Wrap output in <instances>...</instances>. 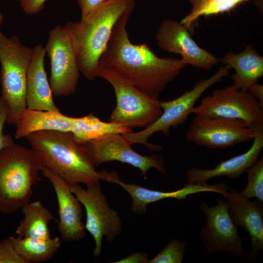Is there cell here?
Returning a JSON list of instances; mask_svg holds the SVG:
<instances>
[{
	"label": "cell",
	"instance_id": "6da1fadb",
	"mask_svg": "<svg viewBox=\"0 0 263 263\" xmlns=\"http://www.w3.org/2000/svg\"><path fill=\"white\" fill-rule=\"evenodd\" d=\"M132 12L126 13L116 23L99 67L113 70L142 93L158 98L186 65L181 59L159 57L146 43L133 44L126 28Z\"/></svg>",
	"mask_w": 263,
	"mask_h": 263
},
{
	"label": "cell",
	"instance_id": "7a4b0ae2",
	"mask_svg": "<svg viewBox=\"0 0 263 263\" xmlns=\"http://www.w3.org/2000/svg\"><path fill=\"white\" fill-rule=\"evenodd\" d=\"M134 0H108L94 8L80 21L64 26L73 39L80 72L89 80L97 77L99 61L113 28L126 13L132 12Z\"/></svg>",
	"mask_w": 263,
	"mask_h": 263
},
{
	"label": "cell",
	"instance_id": "3957f363",
	"mask_svg": "<svg viewBox=\"0 0 263 263\" xmlns=\"http://www.w3.org/2000/svg\"><path fill=\"white\" fill-rule=\"evenodd\" d=\"M25 138L43 166L69 184L87 186L101 180L99 171L71 132L42 131Z\"/></svg>",
	"mask_w": 263,
	"mask_h": 263
},
{
	"label": "cell",
	"instance_id": "277c9868",
	"mask_svg": "<svg viewBox=\"0 0 263 263\" xmlns=\"http://www.w3.org/2000/svg\"><path fill=\"white\" fill-rule=\"evenodd\" d=\"M42 166L31 148L15 143L0 151V213L12 214L30 202Z\"/></svg>",
	"mask_w": 263,
	"mask_h": 263
},
{
	"label": "cell",
	"instance_id": "5b68a950",
	"mask_svg": "<svg viewBox=\"0 0 263 263\" xmlns=\"http://www.w3.org/2000/svg\"><path fill=\"white\" fill-rule=\"evenodd\" d=\"M33 49L23 45L18 37H7L0 30L1 97L8 110L6 123L16 126L27 109V75Z\"/></svg>",
	"mask_w": 263,
	"mask_h": 263
},
{
	"label": "cell",
	"instance_id": "8992f818",
	"mask_svg": "<svg viewBox=\"0 0 263 263\" xmlns=\"http://www.w3.org/2000/svg\"><path fill=\"white\" fill-rule=\"evenodd\" d=\"M112 86L116 97V106L109 122L132 129L147 128L153 124L162 113L160 101L148 96L113 70L98 67L97 77Z\"/></svg>",
	"mask_w": 263,
	"mask_h": 263
},
{
	"label": "cell",
	"instance_id": "52a82bcc",
	"mask_svg": "<svg viewBox=\"0 0 263 263\" xmlns=\"http://www.w3.org/2000/svg\"><path fill=\"white\" fill-rule=\"evenodd\" d=\"M231 68L228 64L221 66L210 77L196 82L191 90L179 97L170 101H160L162 113L156 121L141 131L132 132L124 134V136L132 145L142 144L151 150H160V146L148 143L149 138L159 132L169 136L171 128H176L183 125L203 94L210 87L227 76Z\"/></svg>",
	"mask_w": 263,
	"mask_h": 263
},
{
	"label": "cell",
	"instance_id": "ba28073f",
	"mask_svg": "<svg viewBox=\"0 0 263 263\" xmlns=\"http://www.w3.org/2000/svg\"><path fill=\"white\" fill-rule=\"evenodd\" d=\"M191 113L195 115L242 120L263 130V107L249 92L228 86L204 97Z\"/></svg>",
	"mask_w": 263,
	"mask_h": 263
},
{
	"label": "cell",
	"instance_id": "9c48e42d",
	"mask_svg": "<svg viewBox=\"0 0 263 263\" xmlns=\"http://www.w3.org/2000/svg\"><path fill=\"white\" fill-rule=\"evenodd\" d=\"M50 59V85L56 96H68L76 91L80 71L72 37L65 26L51 29L45 47Z\"/></svg>",
	"mask_w": 263,
	"mask_h": 263
},
{
	"label": "cell",
	"instance_id": "30bf717a",
	"mask_svg": "<svg viewBox=\"0 0 263 263\" xmlns=\"http://www.w3.org/2000/svg\"><path fill=\"white\" fill-rule=\"evenodd\" d=\"M72 191L86 210L85 229L95 242L94 254L98 257L101 253L103 237L112 242L122 231V222L117 212L112 208L103 193L99 181L87 186L70 184Z\"/></svg>",
	"mask_w": 263,
	"mask_h": 263
},
{
	"label": "cell",
	"instance_id": "8fae6325",
	"mask_svg": "<svg viewBox=\"0 0 263 263\" xmlns=\"http://www.w3.org/2000/svg\"><path fill=\"white\" fill-rule=\"evenodd\" d=\"M263 130L240 119L195 115L186 133L187 140L209 149L225 150L253 139Z\"/></svg>",
	"mask_w": 263,
	"mask_h": 263
},
{
	"label": "cell",
	"instance_id": "7c38bea8",
	"mask_svg": "<svg viewBox=\"0 0 263 263\" xmlns=\"http://www.w3.org/2000/svg\"><path fill=\"white\" fill-rule=\"evenodd\" d=\"M80 145L95 167L104 163L117 161L138 169L145 179L151 168L166 174L165 162L162 156L139 154L132 148L124 134H109Z\"/></svg>",
	"mask_w": 263,
	"mask_h": 263
},
{
	"label": "cell",
	"instance_id": "4fadbf2b",
	"mask_svg": "<svg viewBox=\"0 0 263 263\" xmlns=\"http://www.w3.org/2000/svg\"><path fill=\"white\" fill-rule=\"evenodd\" d=\"M201 208L206 217L200 234L206 256L225 251L230 255L244 258L245 252L242 245L243 238L230 217L225 199H217L214 206L202 202Z\"/></svg>",
	"mask_w": 263,
	"mask_h": 263
},
{
	"label": "cell",
	"instance_id": "5bb4252c",
	"mask_svg": "<svg viewBox=\"0 0 263 263\" xmlns=\"http://www.w3.org/2000/svg\"><path fill=\"white\" fill-rule=\"evenodd\" d=\"M155 38L161 50L180 55L181 61L186 65L210 70L219 62L218 58L199 46L188 28L180 22L164 19L160 24Z\"/></svg>",
	"mask_w": 263,
	"mask_h": 263
},
{
	"label": "cell",
	"instance_id": "9a60e30c",
	"mask_svg": "<svg viewBox=\"0 0 263 263\" xmlns=\"http://www.w3.org/2000/svg\"><path fill=\"white\" fill-rule=\"evenodd\" d=\"M101 180L109 183L117 184L124 189L131 196L132 200L131 210L138 215H142L147 211V206L162 200L174 198L184 200L191 194L203 192H212L222 195L225 198L228 194L229 186L223 182L209 185L205 184H193L188 183L182 188L171 191H162L150 189L134 184L123 182L115 171H100Z\"/></svg>",
	"mask_w": 263,
	"mask_h": 263
},
{
	"label": "cell",
	"instance_id": "2e32d148",
	"mask_svg": "<svg viewBox=\"0 0 263 263\" xmlns=\"http://www.w3.org/2000/svg\"><path fill=\"white\" fill-rule=\"evenodd\" d=\"M41 171L51 182L56 195L59 216L57 228L60 239L67 242L80 241L85 235L81 204L66 181L44 166Z\"/></svg>",
	"mask_w": 263,
	"mask_h": 263
},
{
	"label": "cell",
	"instance_id": "e0dca14e",
	"mask_svg": "<svg viewBox=\"0 0 263 263\" xmlns=\"http://www.w3.org/2000/svg\"><path fill=\"white\" fill-rule=\"evenodd\" d=\"M230 217L235 225L244 227L249 234L251 252L246 262L253 261L263 249V204L257 199L250 201L236 189L224 198Z\"/></svg>",
	"mask_w": 263,
	"mask_h": 263
},
{
	"label": "cell",
	"instance_id": "ac0fdd59",
	"mask_svg": "<svg viewBox=\"0 0 263 263\" xmlns=\"http://www.w3.org/2000/svg\"><path fill=\"white\" fill-rule=\"evenodd\" d=\"M46 50L42 44L33 49L27 75L26 100L30 110L58 112L44 67Z\"/></svg>",
	"mask_w": 263,
	"mask_h": 263
},
{
	"label": "cell",
	"instance_id": "d6986e66",
	"mask_svg": "<svg viewBox=\"0 0 263 263\" xmlns=\"http://www.w3.org/2000/svg\"><path fill=\"white\" fill-rule=\"evenodd\" d=\"M263 148V132L259 133L253 139L250 148L245 152L222 161L214 168L202 169L189 168L187 171L188 183L205 184L213 178L226 176L236 179L253 165L259 159Z\"/></svg>",
	"mask_w": 263,
	"mask_h": 263
},
{
	"label": "cell",
	"instance_id": "ffe728a7",
	"mask_svg": "<svg viewBox=\"0 0 263 263\" xmlns=\"http://www.w3.org/2000/svg\"><path fill=\"white\" fill-rule=\"evenodd\" d=\"M218 60L234 69L232 85L238 90L248 92L263 75V57L258 54L253 45H247L240 53L228 52Z\"/></svg>",
	"mask_w": 263,
	"mask_h": 263
},
{
	"label": "cell",
	"instance_id": "44dd1931",
	"mask_svg": "<svg viewBox=\"0 0 263 263\" xmlns=\"http://www.w3.org/2000/svg\"><path fill=\"white\" fill-rule=\"evenodd\" d=\"M74 117L60 111H47L26 109L16 125L15 138L19 139L38 131H55L71 132Z\"/></svg>",
	"mask_w": 263,
	"mask_h": 263
},
{
	"label": "cell",
	"instance_id": "7402d4cb",
	"mask_svg": "<svg viewBox=\"0 0 263 263\" xmlns=\"http://www.w3.org/2000/svg\"><path fill=\"white\" fill-rule=\"evenodd\" d=\"M21 208L23 217L16 229L17 236L40 239L50 238L48 225L55 218L42 202H30Z\"/></svg>",
	"mask_w": 263,
	"mask_h": 263
},
{
	"label": "cell",
	"instance_id": "603a6c76",
	"mask_svg": "<svg viewBox=\"0 0 263 263\" xmlns=\"http://www.w3.org/2000/svg\"><path fill=\"white\" fill-rule=\"evenodd\" d=\"M132 130L121 125L104 122L93 113L81 117H74L71 133L75 141L82 144L111 133L125 134Z\"/></svg>",
	"mask_w": 263,
	"mask_h": 263
},
{
	"label": "cell",
	"instance_id": "cb8c5ba5",
	"mask_svg": "<svg viewBox=\"0 0 263 263\" xmlns=\"http://www.w3.org/2000/svg\"><path fill=\"white\" fill-rule=\"evenodd\" d=\"M17 252L27 263L46 262L57 252L61 241L58 237L40 239L32 238L12 237Z\"/></svg>",
	"mask_w": 263,
	"mask_h": 263
},
{
	"label": "cell",
	"instance_id": "d4e9b609",
	"mask_svg": "<svg viewBox=\"0 0 263 263\" xmlns=\"http://www.w3.org/2000/svg\"><path fill=\"white\" fill-rule=\"evenodd\" d=\"M248 0H210L195 11L190 12L180 22L187 28L201 16H208L229 11L238 4Z\"/></svg>",
	"mask_w": 263,
	"mask_h": 263
},
{
	"label": "cell",
	"instance_id": "484cf974",
	"mask_svg": "<svg viewBox=\"0 0 263 263\" xmlns=\"http://www.w3.org/2000/svg\"><path fill=\"white\" fill-rule=\"evenodd\" d=\"M247 183L240 192L245 197H255L263 203V158L258 159L246 171Z\"/></svg>",
	"mask_w": 263,
	"mask_h": 263
},
{
	"label": "cell",
	"instance_id": "4316f807",
	"mask_svg": "<svg viewBox=\"0 0 263 263\" xmlns=\"http://www.w3.org/2000/svg\"><path fill=\"white\" fill-rule=\"evenodd\" d=\"M187 247L186 243L173 239L155 257L149 260L148 263H181Z\"/></svg>",
	"mask_w": 263,
	"mask_h": 263
},
{
	"label": "cell",
	"instance_id": "83f0119b",
	"mask_svg": "<svg viewBox=\"0 0 263 263\" xmlns=\"http://www.w3.org/2000/svg\"><path fill=\"white\" fill-rule=\"evenodd\" d=\"M0 263H27L16 251L12 236L0 240Z\"/></svg>",
	"mask_w": 263,
	"mask_h": 263
},
{
	"label": "cell",
	"instance_id": "f1b7e54d",
	"mask_svg": "<svg viewBox=\"0 0 263 263\" xmlns=\"http://www.w3.org/2000/svg\"><path fill=\"white\" fill-rule=\"evenodd\" d=\"M8 108L3 99L0 97V151L4 148L15 144L12 136L3 133L4 126L8 116Z\"/></svg>",
	"mask_w": 263,
	"mask_h": 263
},
{
	"label": "cell",
	"instance_id": "f546056e",
	"mask_svg": "<svg viewBox=\"0 0 263 263\" xmlns=\"http://www.w3.org/2000/svg\"><path fill=\"white\" fill-rule=\"evenodd\" d=\"M20 6L25 13L29 15L38 13L43 9L47 0H19Z\"/></svg>",
	"mask_w": 263,
	"mask_h": 263
},
{
	"label": "cell",
	"instance_id": "4dcf8cb0",
	"mask_svg": "<svg viewBox=\"0 0 263 263\" xmlns=\"http://www.w3.org/2000/svg\"><path fill=\"white\" fill-rule=\"evenodd\" d=\"M108 0H77L81 12V19L85 17L94 8Z\"/></svg>",
	"mask_w": 263,
	"mask_h": 263
},
{
	"label": "cell",
	"instance_id": "1f68e13d",
	"mask_svg": "<svg viewBox=\"0 0 263 263\" xmlns=\"http://www.w3.org/2000/svg\"><path fill=\"white\" fill-rule=\"evenodd\" d=\"M149 256L142 252L133 253L129 256L115 262V263H148Z\"/></svg>",
	"mask_w": 263,
	"mask_h": 263
},
{
	"label": "cell",
	"instance_id": "d6a6232c",
	"mask_svg": "<svg viewBox=\"0 0 263 263\" xmlns=\"http://www.w3.org/2000/svg\"><path fill=\"white\" fill-rule=\"evenodd\" d=\"M248 92L258 100L261 106L263 107V86L257 82L249 88Z\"/></svg>",
	"mask_w": 263,
	"mask_h": 263
},
{
	"label": "cell",
	"instance_id": "836d02e7",
	"mask_svg": "<svg viewBox=\"0 0 263 263\" xmlns=\"http://www.w3.org/2000/svg\"><path fill=\"white\" fill-rule=\"evenodd\" d=\"M192 5V9L190 12L195 11L199 9L210 0H188Z\"/></svg>",
	"mask_w": 263,
	"mask_h": 263
},
{
	"label": "cell",
	"instance_id": "e575fe53",
	"mask_svg": "<svg viewBox=\"0 0 263 263\" xmlns=\"http://www.w3.org/2000/svg\"><path fill=\"white\" fill-rule=\"evenodd\" d=\"M4 20V17L2 14L0 12V27L2 25Z\"/></svg>",
	"mask_w": 263,
	"mask_h": 263
},
{
	"label": "cell",
	"instance_id": "d590c367",
	"mask_svg": "<svg viewBox=\"0 0 263 263\" xmlns=\"http://www.w3.org/2000/svg\"></svg>",
	"mask_w": 263,
	"mask_h": 263
}]
</instances>
